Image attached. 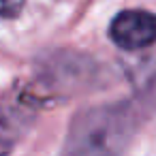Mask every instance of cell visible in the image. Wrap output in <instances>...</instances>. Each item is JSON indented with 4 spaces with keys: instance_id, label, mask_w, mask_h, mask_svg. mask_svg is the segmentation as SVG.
Here are the masks:
<instances>
[{
    "instance_id": "cell-1",
    "label": "cell",
    "mask_w": 156,
    "mask_h": 156,
    "mask_svg": "<svg viewBox=\"0 0 156 156\" xmlns=\"http://www.w3.org/2000/svg\"><path fill=\"white\" fill-rule=\"evenodd\" d=\"M135 130V113L124 105H109L81 113L69 137L71 156H120Z\"/></svg>"
},
{
    "instance_id": "cell-2",
    "label": "cell",
    "mask_w": 156,
    "mask_h": 156,
    "mask_svg": "<svg viewBox=\"0 0 156 156\" xmlns=\"http://www.w3.org/2000/svg\"><path fill=\"white\" fill-rule=\"evenodd\" d=\"M113 43L122 49L135 51L156 43V13L150 11H122L113 17L109 26Z\"/></svg>"
},
{
    "instance_id": "cell-3",
    "label": "cell",
    "mask_w": 156,
    "mask_h": 156,
    "mask_svg": "<svg viewBox=\"0 0 156 156\" xmlns=\"http://www.w3.org/2000/svg\"><path fill=\"white\" fill-rule=\"evenodd\" d=\"M26 0H0V17H15L20 15Z\"/></svg>"
},
{
    "instance_id": "cell-4",
    "label": "cell",
    "mask_w": 156,
    "mask_h": 156,
    "mask_svg": "<svg viewBox=\"0 0 156 156\" xmlns=\"http://www.w3.org/2000/svg\"><path fill=\"white\" fill-rule=\"evenodd\" d=\"M11 152V143L5 141V139H0V156H7Z\"/></svg>"
}]
</instances>
